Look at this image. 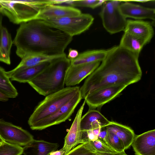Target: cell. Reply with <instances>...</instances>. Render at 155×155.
I'll return each instance as SVG.
<instances>
[{
    "label": "cell",
    "mask_w": 155,
    "mask_h": 155,
    "mask_svg": "<svg viewBox=\"0 0 155 155\" xmlns=\"http://www.w3.org/2000/svg\"><path fill=\"white\" fill-rule=\"evenodd\" d=\"M138 57L119 45L111 48L101 63L87 77L80 88L82 99L102 88L119 85L127 87L139 81L142 71Z\"/></svg>",
    "instance_id": "cell-1"
},
{
    "label": "cell",
    "mask_w": 155,
    "mask_h": 155,
    "mask_svg": "<svg viewBox=\"0 0 155 155\" xmlns=\"http://www.w3.org/2000/svg\"><path fill=\"white\" fill-rule=\"evenodd\" d=\"M72 39L43 20L35 19L20 24L13 41L16 54L21 59L31 54H65Z\"/></svg>",
    "instance_id": "cell-2"
},
{
    "label": "cell",
    "mask_w": 155,
    "mask_h": 155,
    "mask_svg": "<svg viewBox=\"0 0 155 155\" xmlns=\"http://www.w3.org/2000/svg\"><path fill=\"white\" fill-rule=\"evenodd\" d=\"M70 64V60L67 57L51 61L28 83L44 96L59 91L65 87L66 72Z\"/></svg>",
    "instance_id": "cell-3"
},
{
    "label": "cell",
    "mask_w": 155,
    "mask_h": 155,
    "mask_svg": "<svg viewBox=\"0 0 155 155\" xmlns=\"http://www.w3.org/2000/svg\"><path fill=\"white\" fill-rule=\"evenodd\" d=\"M48 4L49 0H0L1 13L16 24L35 19L40 10Z\"/></svg>",
    "instance_id": "cell-4"
},
{
    "label": "cell",
    "mask_w": 155,
    "mask_h": 155,
    "mask_svg": "<svg viewBox=\"0 0 155 155\" xmlns=\"http://www.w3.org/2000/svg\"><path fill=\"white\" fill-rule=\"evenodd\" d=\"M80 91V87L78 86L67 87L46 96L29 117L28 123L30 128L54 113Z\"/></svg>",
    "instance_id": "cell-5"
},
{
    "label": "cell",
    "mask_w": 155,
    "mask_h": 155,
    "mask_svg": "<svg viewBox=\"0 0 155 155\" xmlns=\"http://www.w3.org/2000/svg\"><path fill=\"white\" fill-rule=\"evenodd\" d=\"M94 19L89 14L81 13L75 16L43 21L73 37L88 30L93 24Z\"/></svg>",
    "instance_id": "cell-6"
},
{
    "label": "cell",
    "mask_w": 155,
    "mask_h": 155,
    "mask_svg": "<svg viewBox=\"0 0 155 155\" xmlns=\"http://www.w3.org/2000/svg\"><path fill=\"white\" fill-rule=\"evenodd\" d=\"M121 1H106L100 13L103 26L111 34L124 31L127 23L126 18L119 9Z\"/></svg>",
    "instance_id": "cell-7"
},
{
    "label": "cell",
    "mask_w": 155,
    "mask_h": 155,
    "mask_svg": "<svg viewBox=\"0 0 155 155\" xmlns=\"http://www.w3.org/2000/svg\"><path fill=\"white\" fill-rule=\"evenodd\" d=\"M82 99L80 91L53 114L41 120L30 128L41 130L65 121L72 115Z\"/></svg>",
    "instance_id": "cell-8"
},
{
    "label": "cell",
    "mask_w": 155,
    "mask_h": 155,
    "mask_svg": "<svg viewBox=\"0 0 155 155\" xmlns=\"http://www.w3.org/2000/svg\"><path fill=\"white\" fill-rule=\"evenodd\" d=\"M0 137L5 142L21 147L34 139L33 136L26 130L1 119Z\"/></svg>",
    "instance_id": "cell-9"
},
{
    "label": "cell",
    "mask_w": 155,
    "mask_h": 155,
    "mask_svg": "<svg viewBox=\"0 0 155 155\" xmlns=\"http://www.w3.org/2000/svg\"><path fill=\"white\" fill-rule=\"evenodd\" d=\"M127 86L122 85L112 86L93 91L84 98L89 109H94L116 97Z\"/></svg>",
    "instance_id": "cell-10"
},
{
    "label": "cell",
    "mask_w": 155,
    "mask_h": 155,
    "mask_svg": "<svg viewBox=\"0 0 155 155\" xmlns=\"http://www.w3.org/2000/svg\"><path fill=\"white\" fill-rule=\"evenodd\" d=\"M85 103L84 100L78 110L71 126L65 137L64 144L61 149L64 152V155L78 145L85 143L82 137L80 121Z\"/></svg>",
    "instance_id": "cell-11"
},
{
    "label": "cell",
    "mask_w": 155,
    "mask_h": 155,
    "mask_svg": "<svg viewBox=\"0 0 155 155\" xmlns=\"http://www.w3.org/2000/svg\"><path fill=\"white\" fill-rule=\"evenodd\" d=\"M101 61L72 65L67 71L65 84L67 87H73L79 84L88 77L100 65Z\"/></svg>",
    "instance_id": "cell-12"
},
{
    "label": "cell",
    "mask_w": 155,
    "mask_h": 155,
    "mask_svg": "<svg viewBox=\"0 0 155 155\" xmlns=\"http://www.w3.org/2000/svg\"><path fill=\"white\" fill-rule=\"evenodd\" d=\"M81 13L80 10L74 7L48 4L40 10L35 19L45 21L76 16Z\"/></svg>",
    "instance_id": "cell-13"
},
{
    "label": "cell",
    "mask_w": 155,
    "mask_h": 155,
    "mask_svg": "<svg viewBox=\"0 0 155 155\" xmlns=\"http://www.w3.org/2000/svg\"><path fill=\"white\" fill-rule=\"evenodd\" d=\"M124 31L142 40L147 44L150 41L154 34L152 24L141 20H127Z\"/></svg>",
    "instance_id": "cell-14"
},
{
    "label": "cell",
    "mask_w": 155,
    "mask_h": 155,
    "mask_svg": "<svg viewBox=\"0 0 155 155\" xmlns=\"http://www.w3.org/2000/svg\"><path fill=\"white\" fill-rule=\"evenodd\" d=\"M131 145L135 155H155V130L135 135Z\"/></svg>",
    "instance_id": "cell-15"
},
{
    "label": "cell",
    "mask_w": 155,
    "mask_h": 155,
    "mask_svg": "<svg viewBox=\"0 0 155 155\" xmlns=\"http://www.w3.org/2000/svg\"><path fill=\"white\" fill-rule=\"evenodd\" d=\"M119 9L126 18H130L138 20L149 19L155 21V10L133 3L128 1H122Z\"/></svg>",
    "instance_id": "cell-16"
},
{
    "label": "cell",
    "mask_w": 155,
    "mask_h": 155,
    "mask_svg": "<svg viewBox=\"0 0 155 155\" xmlns=\"http://www.w3.org/2000/svg\"><path fill=\"white\" fill-rule=\"evenodd\" d=\"M51 62L44 63L36 66L18 70H12L6 71V73L11 80L20 83H28L43 71Z\"/></svg>",
    "instance_id": "cell-17"
},
{
    "label": "cell",
    "mask_w": 155,
    "mask_h": 155,
    "mask_svg": "<svg viewBox=\"0 0 155 155\" xmlns=\"http://www.w3.org/2000/svg\"><path fill=\"white\" fill-rule=\"evenodd\" d=\"M110 121L98 111L89 109L81 117L80 126L82 131L87 130L106 126Z\"/></svg>",
    "instance_id": "cell-18"
},
{
    "label": "cell",
    "mask_w": 155,
    "mask_h": 155,
    "mask_svg": "<svg viewBox=\"0 0 155 155\" xmlns=\"http://www.w3.org/2000/svg\"><path fill=\"white\" fill-rule=\"evenodd\" d=\"M59 145L42 140L34 139L23 148L24 155H49L57 150Z\"/></svg>",
    "instance_id": "cell-19"
},
{
    "label": "cell",
    "mask_w": 155,
    "mask_h": 155,
    "mask_svg": "<svg viewBox=\"0 0 155 155\" xmlns=\"http://www.w3.org/2000/svg\"><path fill=\"white\" fill-rule=\"evenodd\" d=\"M67 57L65 54L57 55H50L42 54H34L26 56L21 58L19 64L14 69L18 70L36 66L41 64L51 62L61 58Z\"/></svg>",
    "instance_id": "cell-20"
},
{
    "label": "cell",
    "mask_w": 155,
    "mask_h": 155,
    "mask_svg": "<svg viewBox=\"0 0 155 155\" xmlns=\"http://www.w3.org/2000/svg\"><path fill=\"white\" fill-rule=\"evenodd\" d=\"M111 49V48L107 49L92 50L83 51L79 53L76 58L70 60L71 64L76 65L102 61Z\"/></svg>",
    "instance_id": "cell-21"
},
{
    "label": "cell",
    "mask_w": 155,
    "mask_h": 155,
    "mask_svg": "<svg viewBox=\"0 0 155 155\" xmlns=\"http://www.w3.org/2000/svg\"><path fill=\"white\" fill-rule=\"evenodd\" d=\"M107 128L116 134L122 141L126 150L130 146L135 135L130 127L114 121H110Z\"/></svg>",
    "instance_id": "cell-22"
},
{
    "label": "cell",
    "mask_w": 155,
    "mask_h": 155,
    "mask_svg": "<svg viewBox=\"0 0 155 155\" xmlns=\"http://www.w3.org/2000/svg\"><path fill=\"white\" fill-rule=\"evenodd\" d=\"M13 44L11 34L7 29L3 26L0 38V62L10 64L11 50Z\"/></svg>",
    "instance_id": "cell-23"
},
{
    "label": "cell",
    "mask_w": 155,
    "mask_h": 155,
    "mask_svg": "<svg viewBox=\"0 0 155 155\" xmlns=\"http://www.w3.org/2000/svg\"><path fill=\"white\" fill-rule=\"evenodd\" d=\"M146 44L142 40L124 32L119 46L139 56L143 46Z\"/></svg>",
    "instance_id": "cell-24"
},
{
    "label": "cell",
    "mask_w": 155,
    "mask_h": 155,
    "mask_svg": "<svg viewBox=\"0 0 155 155\" xmlns=\"http://www.w3.org/2000/svg\"><path fill=\"white\" fill-rule=\"evenodd\" d=\"M0 91L9 98H15L18 94L17 90L10 81L6 71L0 66Z\"/></svg>",
    "instance_id": "cell-25"
},
{
    "label": "cell",
    "mask_w": 155,
    "mask_h": 155,
    "mask_svg": "<svg viewBox=\"0 0 155 155\" xmlns=\"http://www.w3.org/2000/svg\"><path fill=\"white\" fill-rule=\"evenodd\" d=\"M89 150L96 155H114L117 153L98 138L87 142Z\"/></svg>",
    "instance_id": "cell-26"
},
{
    "label": "cell",
    "mask_w": 155,
    "mask_h": 155,
    "mask_svg": "<svg viewBox=\"0 0 155 155\" xmlns=\"http://www.w3.org/2000/svg\"><path fill=\"white\" fill-rule=\"evenodd\" d=\"M106 140L107 146L115 151L124 152L125 147L122 141L114 133L107 129Z\"/></svg>",
    "instance_id": "cell-27"
},
{
    "label": "cell",
    "mask_w": 155,
    "mask_h": 155,
    "mask_svg": "<svg viewBox=\"0 0 155 155\" xmlns=\"http://www.w3.org/2000/svg\"><path fill=\"white\" fill-rule=\"evenodd\" d=\"M23 152L22 147L5 142L0 146V155H21Z\"/></svg>",
    "instance_id": "cell-28"
},
{
    "label": "cell",
    "mask_w": 155,
    "mask_h": 155,
    "mask_svg": "<svg viewBox=\"0 0 155 155\" xmlns=\"http://www.w3.org/2000/svg\"><path fill=\"white\" fill-rule=\"evenodd\" d=\"M106 1L100 0H74L73 7H87L94 9L104 4Z\"/></svg>",
    "instance_id": "cell-29"
},
{
    "label": "cell",
    "mask_w": 155,
    "mask_h": 155,
    "mask_svg": "<svg viewBox=\"0 0 155 155\" xmlns=\"http://www.w3.org/2000/svg\"><path fill=\"white\" fill-rule=\"evenodd\" d=\"M89 150L86 142L81 144L65 155H92Z\"/></svg>",
    "instance_id": "cell-30"
},
{
    "label": "cell",
    "mask_w": 155,
    "mask_h": 155,
    "mask_svg": "<svg viewBox=\"0 0 155 155\" xmlns=\"http://www.w3.org/2000/svg\"><path fill=\"white\" fill-rule=\"evenodd\" d=\"M106 126L101 127L100 132L98 136V138L107 146L106 140L107 131Z\"/></svg>",
    "instance_id": "cell-31"
},
{
    "label": "cell",
    "mask_w": 155,
    "mask_h": 155,
    "mask_svg": "<svg viewBox=\"0 0 155 155\" xmlns=\"http://www.w3.org/2000/svg\"><path fill=\"white\" fill-rule=\"evenodd\" d=\"M79 53L78 51L74 49L70 48L68 51V54L67 57L70 60L76 58L78 56Z\"/></svg>",
    "instance_id": "cell-32"
},
{
    "label": "cell",
    "mask_w": 155,
    "mask_h": 155,
    "mask_svg": "<svg viewBox=\"0 0 155 155\" xmlns=\"http://www.w3.org/2000/svg\"><path fill=\"white\" fill-rule=\"evenodd\" d=\"M49 155H64V152L61 149L51 152Z\"/></svg>",
    "instance_id": "cell-33"
},
{
    "label": "cell",
    "mask_w": 155,
    "mask_h": 155,
    "mask_svg": "<svg viewBox=\"0 0 155 155\" xmlns=\"http://www.w3.org/2000/svg\"><path fill=\"white\" fill-rule=\"evenodd\" d=\"M9 98L5 94L0 91V101L6 102L8 100Z\"/></svg>",
    "instance_id": "cell-34"
},
{
    "label": "cell",
    "mask_w": 155,
    "mask_h": 155,
    "mask_svg": "<svg viewBox=\"0 0 155 155\" xmlns=\"http://www.w3.org/2000/svg\"><path fill=\"white\" fill-rule=\"evenodd\" d=\"M3 15L0 12V38L1 32L2 28L3 27L2 25V20H3Z\"/></svg>",
    "instance_id": "cell-35"
},
{
    "label": "cell",
    "mask_w": 155,
    "mask_h": 155,
    "mask_svg": "<svg viewBox=\"0 0 155 155\" xmlns=\"http://www.w3.org/2000/svg\"><path fill=\"white\" fill-rule=\"evenodd\" d=\"M129 2H140V3H146L147 2H150V0H132V1H128Z\"/></svg>",
    "instance_id": "cell-36"
},
{
    "label": "cell",
    "mask_w": 155,
    "mask_h": 155,
    "mask_svg": "<svg viewBox=\"0 0 155 155\" xmlns=\"http://www.w3.org/2000/svg\"><path fill=\"white\" fill-rule=\"evenodd\" d=\"M92 155H96L94 154H93ZM114 155H127L125 153V152H121V153H117Z\"/></svg>",
    "instance_id": "cell-37"
},
{
    "label": "cell",
    "mask_w": 155,
    "mask_h": 155,
    "mask_svg": "<svg viewBox=\"0 0 155 155\" xmlns=\"http://www.w3.org/2000/svg\"><path fill=\"white\" fill-rule=\"evenodd\" d=\"M4 142L5 141L3 140L0 137V143H2Z\"/></svg>",
    "instance_id": "cell-38"
},
{
    "label": "cell",
    "mask_w": 155,
    "mask_h": 155,
    "mask_svg": "<svg viewBox=\"0 0 155 155\" xmlns=\"http://www.w3.org/2000/svg\"><path fill=\"white\" fill-rule=\"evenodd\" d=\"M2 10V7L1 5H0V12H1Z\"/></svg>",
    "instance_id": "cell-39"
},
{
    "label": "cell",
    "mask_w": 155,
    "mask_h": 155,
    "mask_svg": "<svg viewBox=\"0 0 155 155\" xmlns=\"http://www.w3.org/2000/svg\"><path fill=\"white\" fill-rule=\"evenodd\" d=\"M2 143H0V146L2 144Z\"/></svg>",
    "instance_id": "cell-40"
}]
</instances>
